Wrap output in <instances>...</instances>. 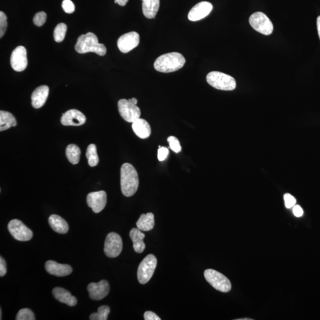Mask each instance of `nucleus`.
<instances>
[{
  "label": "nucleus",
  "mask_w": 320,
  "mask_h": 320,
  "mask_svg": "<svg viewBox=\"0 0 320 320\" xmlns=\"http://www.w3.org/2000/svg\"><path fill=\"white\" fill-rule=\"evenodd\" d=\"M139 186V178L136 169L132 164H123L120 169V187L122 194L131 197L137 192Z\"/></svg>",
  "instance_id": "f257e3e1"
},
{
  "label": "nucleus",
  "mask_w": 320,
  "mask_h": 320,
  "mask_svg": "<svg viewBox=\"0 0 320 320\" xmlns=\"http://www.w3.org/2000/svg\"><path fill=\"white\" fill-rule=\"evenodd\" d=\"M185 62L186 59L181 54L170 53L158 57L155 60L154 67L160 73H169L180 70Z\"/></svg>",
  "instance_id": "f03ea898"
},
{
  "label": "nucleus",
  "mask_w": 320,
  "mask_h": 320,
  "mask_svg": "<svg viewBox=\"0 0 320 320\" xmlns=\"http://www.w3.org/2000/svg\"><path fill=\"white\" fill-rule=\"evenodd\" d=\"M75 50L80 54L94 53L100 56H105L107 52L105 46L100 44L96 34L91 32L82 34L78 38Z\"/></svg>",
  "instance_id": "7ed1b4c3"
},
{
  "label": "nucleus",
  "mask_w": 320,
  "mask_h": 320,
  "mask_svg": "<svg viewBox=\"0 0 320 320\" xmlns=\"http://www.w3.org/2000/svg\"><path fill=\"white\" fill-rule=\"evenodd\" d=\"M207 83L218 90L232 91L236 87V82L232 76L219 71L210 72L206 76Z\"/></svg>",
  "instance_id": "20e7f679"
},
{
  "label": "nucleus",
  "mask_w": 320,
  "mask_h": 320,
  "mask_svg": "<svg viewBox=\"0 0 320 320\" xmlns=\"http://www.w3.org/2000/svg\"><path fill=\"white\" fill-rule=\"evenodd\" d=\"M157 264V258L153 255H149L141 262L137 272L138 281L141 284L148 282L154 275Z\"/></svg>",
  "instance_id": "39448f33"
},
{
  "label": "nucleus",
  "mask_w": 320,
  "mask_h": 320,
  "mask_svg": "<svg viewBox=\"0 0 320 320\" xmlns=\"http://www.w3.org/2000/svg\"><path fill=\"white\" fill-rule=\"evenodd\" d=\"M204 276L212 287L222 292H229L232 289V284L229 279L223 274L213 269L204 271Z\"/></svg>",
  "instance_id": "423d86ee"
},
{
  "label": "nucleus",
  "mask_w": 320,
  "mask_h": 320,
  "mask_svg": "<svg viewBox=\"0 0 320 320\" xmlns=\"http://www.w3.org/2000/svg\"><path fill=\"white\" fill-rule=\"evenodd\" d=\"M249 24L254 29L264 35H269L273 32V25L272 22L266 14L260 11L250 16Z\"/></svg>",
  "instance_id": "0eeeda50"
},
{
  "label": "nucleus",
  "mask_w": 320,
  "mask_h": 320,
  "mask_svg": "<svg viewBox=\"0 0 320 320\" xmlns=\"http://www.w3.org/2000/svg\"><path fill=\"white\" fill-rule=\"evenodd\" d=\"M117 106L121 117L127 122L133 123L140 118V109L137 105L129 102V100H120L118 102Z\"/></svg>",
  "instance_id": "6e6552de"
},
{
  "label": "nucleus",
  "mask_w": 320,
  "mask_h": 320,
  "mask_svg": "<svg viewBox=\"0 0 320 320\" xmlns=\"http://www.w3.org/2000/svg\"><path fill=\"white\" fill-rule=\"evenodd\" d=\"M123 243L122 238L117 233H110L107 235L104 252L108 258L117 257L122 252Z\"/></svg>",
  "instance_id": "1a4fd4ad"
},
{
  "label": "nucleus",
  "mask_w": 320,
  "mask_h": 320,
  "mask_svg": "<svg viewBox=\"0 0 320 320\" xmlns=\"http://www.w3.org/2000/svg\"><path fill=\"white\" fill-rule=\"evenodd\" d=\"M8 230L11 235L20 241H29L33 237L32 232L19 220L10 221L8 224Z\"/></svg>",
  "instance_id": "9d476101"
},
{
  "label": "nucleus",
  "mask_w": 320,
  "mask_h": 320,
  "mask_svg": "<svg viewBox=\"0 0 320 320\" xmlns=\"http://www.w3.org/2000/svg\"><path fill=\"white\" fill-rule=\"evenodd\" d=\"M140 35L136 31L124 34L118 39L117 47L122 53H128L140 44Z\"/></svg>",
  "instance_id": "9b49d317"
},
{
  "label": "nucleus",
  "mask_w": 320,
  "mask_h": 320,
  "mask_svg": "<svg viewBox=\"0 0 320 320\" xmlns=\"http://www.w3.org/2000/svg\"><path fill=\"white\" fill-rule=\"evenodd\" d=\"M10 63L14 71H24L27 68L28 63L27 49L23 46L17 47L11 54Z\"/></svg>",
  "instance_id": "f8f14e48"
},
{
  "label": "nucleus",
  "mask_w": 320,
  "mask_h": 320,
  "mask_svg": "<svg viewBox=\"0 0 320 320\" xmlns=\"http://www.w3.org/2000/svg\"><path fill=\"white\" fill-rule=\"evenodd\" d=\"M87 203L94 213L102 211L107 203L106 193L103 190L90 193L87 197Z\"/></svg>",
  "instance_id": "ddd939ff"
},
{
  "label": "nucleus",
  "mask_w": 320,
  "mask_h": 320,
  "mask_svg": "<svg viewBox=\"0 0 320 320\" xmlns=\"http://www.w3.org/2000/svg\"><path fill=\"white\" fill-rule=\"evenodd\" d=\"M89 296L93 300H101L108 295L110 287L108 281L102 280L98 283H90L88 285Z\"/></svg>",
  "instance_id": "4468645a"
},
{
  "label": "nucleus",
  "mask_w": 320,
  "mask_h": 320,
  "mask_svg": "<svg viewBox=\"0 0 320 320\" xmlns=\"http://www.w3.org/2000/svg\"><path fill=\"white\" fill-rule=\"evenodd\" d=\"M213 9V5L210 2L202 1L193 7L188 14V19L190 21L197 22L208 16Z\"/></svg>",
  "instance_id": "2eb2a0df"
},
{
  "label": "nucleus",
  "mask_w": 320,
  "mask_h": 320,
  "mask_svg": "<svg viewBox=\"0 0 320 320\" xmlns=\"http://www.w3.org/2000/svg\"><path fill=\"white\" fill-rule=\"evenodd\" d=\"M86 121L85 115L76 109H71L62 114L60 122L64 126H79L84 125Z\"/></svg>",
  "instance_id": "dca6fc26"
},
{
  "label": "nucleus",
  "mask_w": 320,
  "mask_h": 320,
  "mask_svg": "<svg viewBox=\"0 0 320 320\" xmlns=\"http://www.w3.org/2000/svg\"><path fill=\"white\" fill-rule=\"evenodd\" d=\"M45 269L51 275L59 277L68 276L73 272L70 265L59 264L53 261L46 262Z\"/></svg>",
  "instance_id": "f3484780"
},
{
  "label": "nucleus",
  "mask_w": 320,
  "mask_h": 320,
  "mask_svg": "<svg viewBox=\"0 0 320 320\" xmlns=\"http://www.w3.org/2000/svg\"><path fill=\"white\" fill-rule=\"evenodd\" d=\"M50 88L47 86H41L36 88L31 94V105L34 109L42 108L47 102Z\"/></svg>",
  "instance_id": "a211bd4d"
},
{
  "label": "nucleus",
  "mask_w": 320,
  "mask_h": 320,
  "mask_svg": "<svg viewBox=\"0 0 320 320\" xmlns=\"http://www.w3.org/2000/svg\"><path fill=\"white\" fill-rule=\"evenodd\" d=\"M53 294L54 298L57 300L65 304L70 307H74L77 304V299L76 297L71 295L69 291L63 289V288L57 287L53 291Z\"/></svg>",
  "instance_id": "6ab92c4d"
},
{
  "label": "nucleus",
  "mask_w": 320,
  "mask_h": 320,
  "mask_svg": "<svg viewBox=\"0 0 320 320\" xmlns=\"http://www.w3.org/2000/svg\"><path fill=\"white\" fill-rule=\"evenodd\" d=\"M132 128L134 133L141 139H146L150 137L151 134L150 125L146 120L141 118L132 123Z\"/></svg>",
  "instance_id": "aec40b11"
},
{
  "label": "nucleus",
  "mask_w": 320,
  "mask_h": 320,
  "mask_svg": "<svg viewBox=\"0 0 320 320\" xmlns=\"http://www.w3.org/2000/svg\"><path fill=\"white\" fill-rule=\"evenodd\" d=\"M141 232L142 231L138 229V228L137 229L134 228L129 233L131 239L133 242L134 249L138 253H143L145 249V244L143 241L145 235Z\"/></svg>",
  "instance_id": "412c9836"
},
{
  "label": "nucleus",
  "mask_w": 320,
  "mask_h": 320,
  "mask_svg": "<svg viewBox=\"0 0 320 320\" xmlns=\"http://www.w3.org/2000/svg\"><path fill=\"white\" fill-rule=\"evenodd\" d=\"M49 224L54 232L59 233H66L69 227L67 221L58 215H52L49 218Z\"/></svg>",
  "instance_id": "4be33fe9"
},
{
  "label": "nucleus",
  "mask_w": 320,
  "mask_h": 320,
  "mask_svg": "<svg viewBox=\"0 0 320 320\" xmlns=\"http://www.w3.org/2000/svg\"><path fill=\"white\" fill-rule=\"evenodd\" d=\"M143 12L148 19H154L160 8V0H142Z\"/></svg>",
  "instance_id": "5701e85b"
},
{
  "label": "nucleus",
  "mask_w": 320,
  "mask_h": 320,
  "mask_svg": "<svg viewBox=\"0 0 320 320\" xmlns=\"http://www.w3.org/2000/svg\"><path fill=\"white\" fill-rule=\"evenodd\" d=\"M154 225V215L151 212L141 215L137 223L138 229L142 232H149L153 229Z\"/></svg>",
  "instance_id": "b1692460"
},
{
  "label": "nucleus",
  "mask_w": 320,
  "mask_h": 320,
  "mask_svg": "<svg viewBox=\"0 0 320 320\" xmlns=\"http://www.w3.org/2000/svg\"><path fill=\"white\" fill-rule=\"evenodd\" d=\"M17 125L16 118L10 112L0 111V131H4Z\"/></svg>",
  "instance_id": "393cba45"
},
{
  "label": "nucleus",
  "mask_w": 320,
  "mask_h": 320,
  "mask_svg": "<svg viewBox=\"0 0 320 320\" xmlns=\"http://www.w3.org/2000/svg\"><path fill=\"white\" fill-rule=\"evenodd\" d=\"M65 154L71 164H77L79 163L81 151L79 146L74 144L68 145L66 148Z\"/></svg>",
  "instance_id": "a878e982"
},
{
  "label": "nucleus",
  "mask_w": 320,
  "mask_h": 320,
  "mask_svg": "<svg viewBox=\"0 0 320 320\" xmlns=\"http://www.w3.org/2000/svg\"><path fill=\"white\" fill-rule=\"evenodd\" d=\"M86 157L88 160V165L95 167L99 164V159L97 152L96 146L94 144L89 145L86 151Z\"/></svg>",
  "instance_id": "bb28decb"
},
{
  "label": "nucleus",
  "mask_w": 320,
  "mask_h": 320,
  "mask_svg": "<svg viewBox=\"0 0 320 320\" xmlns=\"http://www.w3.org/2000/svg\"><path fill=\"white\" fill-rule=\"evenodd\" d=\"M110 308L107 305H102L98 308V312L93 313L90 316L91 320H106L109 313H110Z\"/></svg>",
  "instance_id": "cd10ccee"
},
{
  "label": "nucleus",
  "mask_w": 320,
  "mask_h": 320,
  "mask_svg": "<svg viewBox=\"0 0 320 320\" xmlns=\"http://www.w3.org/2000/svg\"><path fill=\"white\" fill-rule=\"evenodd\" d=\"M67 27L65 24H59L55 29L54 37L57 42H61L65 39L66 33H67Z\"/></svg>",
  "instance_id": "c85d7f7f"
},
{
  "label": "nucleus",
  "mask_w": 320,
  "mask_h": 320,
  "mask_svg": "<svg viewBox=\"0 0 320 320\" xmlns=\"http://www.w3.org/2000/svg\"><path fill=\"white\" fill-rule=\"evenodd\" d=\"M35 319L34 313L28 308L20 310L17 313L16 318V320H34Z\"/></svg>",
  "instance_id": "c756f323"
},
{
  "label": "nucleus",
  "mask_w": 320,
  "mask_h": 320,
  "mask_svg": "<svg viewBox=\"0 0 320 320\" xmlns=\"http://www.w3.org/2000/svg\"><path fill=\"white\" fill-rule=\"evenodd\" d=\"M168 141L170 148L174 151L175 153H178L181 150V147L179 141L176 137L174 136H170L167 139Z\"/></svg>",
  "instance_id": "7c9ffc66"
},
{
  "label": "nucleus",
  "mask_w": 320,
  "mask_h": 320,
  "mask_svg": "<svg viewBox=\"0 0 320 320\" xmlns=\"http://www.w3.org/2000/svg\"><path fill=\"white\" fill-rule=\"evenodd\" d=\"M46 20H47V14L44 11H40L34 16L33 22L36 27H40L45 24Z\"/></svg>",
  "instance_id": "2f4dec72"
},
{
  "label": "nucleus",
  "mask_w": 320,
  "mask_h": 320,
  "mask_svg": "<svg viewBox=\"0 0 320 320\" xmlns=\"http://www.w3.org/2000/svg\"><path fill=\"white\" fill-rule=\"evenodd\" d=\"M7 27V17L2 11H0V37L4 35Z\"/></svg>",
  "instance_id": "473e14b6"
},
{
  "label": "nucleus",
  "mask_w": 320,
  "mask_h": 320,
  "mask_svg": "<svg viewBox=\"0 0 320 320\" xmlns=\"http://www.w3.org/2000/svg\"><path fill=\"white\" fill-rule=\"evenodd\" d=\"M62 7L66 13L71 14L74 12L75 5L71 0H63Z\"/></svg>",
  "instance_id": "72a5a7b5"
},
{
  "label": "nucleus",
  "mask_w": 320,
  "mask_h": 320,
  "mask_svg": "<svg viewBox=\"0 0 320 320\" xmlns=\"http://www.w3.org/2000/svg\"><path fill=\"white\" fill-rule=\"evenodd\" d=\"M285 206L287 208L290 209L295 205L296 199L290 194H286L284 197Z\"/></svg>",
  "instance_id": "f704fd0d"
},
{
  "label": "nucleus",
  "mask_w": 320,
  "mask_h": 320,
  "mask_svg": "<svg viewBox=\"0 0 320 320\" xmlns=\"http://www.w3.org/2000/svg\"><path fill=\"white\" fill-rule=\"evenodd\" d=\"M169 154V149L166 147L159 146L158 150V159L160 161L165 160Z\"/></svg>",
  "instance_id": "c9c22d12"
},
{
  "label": "nucleus",
  "mask_w": 320,
  "mask_h": 320,
  "mask_svg": "<svg viewBox=\"0 0 320 320\" xmlns=\"http://www.w3.org/2000/svg\"><path fill=\"white\" fill-rule=\"evenodd\" d=\"M144 317L145 320H161L160 317L152 311H146Z\"/></svg>",
  "instance_id": "e433bc0d"
},
{
  "label": "nucleus",
  "mask_w": 320,
  "mask_h": 320,
  "mask_svg": "<svg viewBox=\"0 0 320 320\" xmlns=\"http://www.w3.org/2000/svg\"><path fill=\"white\" fill-rule=\"evenodd\" d=\"M7 273V264L4 259L0 258V276H4Z\"/></svg>",
  "instance_id": "4c0bfd02"
},
{
  "label": "nucleus",
  "mask_w": 320,
  "mask_h": 320,
  "mask_svg": "<svg viewBox=\"0 0 320 320\" xmlns=\"http://www.w3.org/2000/svg\"><path fill=\"white\" fill-rule=\"evenodd\" d=\"M293 213L296 217H301L304 214V210L299 205H295L293 207Z\"/></svg>",
  "instance_id": "58836bf2"
},
{
  "label": "nucleus",
  "mask_w": 320,
  "mask_h": 320,
  "mask_svg": "<svg viewBox=\"0 0 320 320\" xmlns=\"http://www.w3.org/2000/svg\"><path fill=\"white\" fill-rule=\"evenodd\" d=\"M129 0H115V4H118L120 6H125V5L127 4V2Z\"/></svg>",
  "instance_id": "ea45409f"
},
{
  "label": "nucleus",
  "mask_w": 320,
  "mask_h": 320,
  "mask_svg": "<svg viewBox=\"0 0 320 320\" xmlns=\"http://www.w3.org/2000/svg\"><path fill=\"white\" fill-rule=\"evenodd\" d=\"M317 30H318L319 36L320 39V16L317 17Z\"/></svg>",
  "instance_id": "a19ab883"
},
{
  "label": "nucleus",
  "mask_w": 320,
  "mask_h": 320,
  "mask_svg": "<svg viewBox=\"0 0 320 320\" xmlns=\"http://www.w3.org/2000/svg\"><path fill=\"white\" fill-rule=\"evenodd\" d=\"M129 102L134 104V105H137L138 103V100L135 98H132V99H128Z\"/></svg>",
  "instance_id": "79ce46f5"
},
{
  "label": "nucleus",
  "mask_w": 320,
  "mask_h": 320,
  "mask_svg": "<svg viewBox=\"0 0 320 320\" xmlns=\"http://www.w3.org/2000/svg\"><path fill=\"white\" fill-rule=\"evenodd\" d=\"M237 320H252V319H238Z\"/></svg>",
  "instance_id": "37998d69"
},
{
  "label": "nucleus",
  "mask_w": 320,
  "mask_h": 320,
  "mask_svg": "<svg viewBox=\"0 0 320 320\" xmlns=\"http://www.w3.org/2000/svg\"><path fill=\"white\" fill-rule=\"evenodd\" d=\"M0 313H1V314H0V315H1V317H1V319H0L1 320L2 319V311H1V312H0Z\"/></svg>",
  "instance_id": "c03bdc74"
}]
</instances>
